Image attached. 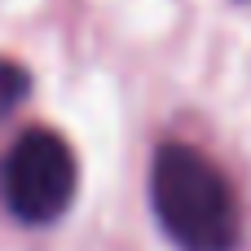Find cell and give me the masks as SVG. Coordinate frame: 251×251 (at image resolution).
Returning <instances> with one entry per match:
<instances>
[{
  "instance_id": "obj_3",
  "label": "cell",
  "mask_w": 251,
  "mask_h": 251,
  "mask_svg": "<svg viewBox=\"0 0 251 251\" xmlns=\"http://www.w3.org/2000/svg\"><path fill=\"white\" fill-rule=\"evenodd\" d=\"M22 93H26V71H22V66L0 62V106H13Z\"/></svg>"
},
{
  "instance_id": "obj_2",
  "label": "cell",
  "mask_w": 251,
  "mask_h": 251,
  "mask_svg": "<svg viewBox=\"0 0 251 251\" xmlns=\"http://www.w3.org/2000/svg\"><path fill=\"white\" fill-rule=\"evenodd\" d=\"M75 199V154L53 128H26L4 163V203L22 225L57 221Z\"/></svg>"
},
{
  "instance_id": "obj_1",
  "label": "cell",
  "mask_w": 251,
  "mask_h": 251,
  "mask_svg": "<svg viewBox=\"0 0 251 251\" xmlns=\"http://www.w3.org/2000/svg\"><path fill=\"white\" fill-rule=\"evenodd\" d=\"M150 203L163 234L181 251H234L238 247V199L225 172L194 146L168 141L150 163Z\"/></svg>"
}]
</instances>
